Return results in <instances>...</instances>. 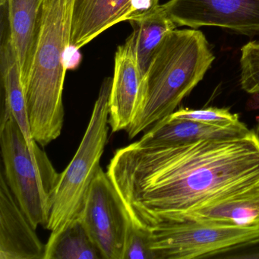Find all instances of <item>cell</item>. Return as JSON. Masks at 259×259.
Here are the masks:
<instances>
[{
	"mask_svg": "<svg viewBox=\"0 0 259 259\" xmlns=\"http://www.w3.org/2000/svg\"><path fill=\"white\" fill-rule=\"evenodd\" d=\"M249 131L243 122L233 126L218 127L169 115L151 126L138 143L142 146H172L202 139L240 136Z\"/></svg>",
	"mask_w": 259,
	"mask_h": 259,
	"instance_id": "5bb4252c",
	"label": "cell"
},
{
	"mask_svg": "<svg viewBox=\"0 0 259 259\" xmlns=\"http://www.w3.org/2000/svg\"><path fill=\"white\" fill-rule=\"evenodd\" d=\"M107 172L133 222L149 229L259 188V140L250 130L172 146L136 142L115 152Z\"/></svg>",
	"mask_w": 259,
	"mask_h": 259,
	"instance_id": "6da1fadb",
	"label": "cell"
},
{
	"mask_svg": "<svg viewBox=\"0 0 259 259\" xmlns=\"http://www.w3.org/2000/svg\"><path fill=\"white\" fill-rule=\"evenodd\" d=\"M161 7L177 27H215L259 36V0H169Z\"/></svg>",
	"mask_w": 259,
	"mask_h": 259,
	"instance_id": "ba28073f",
	"label": "cell"
},
{
	"mask_svg": "<svg viewBox=\"0 0 259 259\" xmlns=\"http://www.w3.org/2000/svg\"><path fill=\"white\" fill-rule=\"evenodd\" d=\"M137 0H74L69 47L79 51L113 25L133 20Z\"/></svg>",
	"mask_w": 259,
	"mask_h": 259,
	"instance_id": "30bf717a",
	"label": "cell"
},
{
	"mask_svg": "<svg viewBox=\"0 0 259 259\" xmlns=\"http://www.w3.org/2000/svg\"><path fill=\"white\" fill-rule=\"evenodd\" d=\"M45 0H1L7 9L12 40L26 84L40 31Z\"/></svg>",
	"mask_w": 259,
	"mask_h": 259,
	"instance_id": "4fadbf2b",
	"label": "cell"
},
{
	"mask_svg": "<svg viewBox=\"0 0 259 259\" xmlns=\"http://www.w3.org/2000/svg\"><path fill=\"white\" fill-rule=\"evenodd\" d=\"M113 78H106L100 89L87 130L67 167L60 174L51 207L46 250L54 245L79 216L92 182L101 169L109 133L110 92Z\"/></svg>",
	"mask_w": 259,
	"mask_h": 259,
	"instance_id": "5b68a950",
	"label": "cell"
},
{
	"mask_svg": "<svg viewBox=\"0 0 259 259\" xmlns=\"http://www.w3.org/2000/svg\"><path fill=\"white\" fill-rule=\"evenodd\" d=\"M130 22L133 32L125 43L134 53L144 78L162 42L177 26L160 4Z\"/></svg>",
	"mask_w": 259,
	"mask_h": 259,
	"instance_id": "9a60e30c",
	"label": "cell"
},
{
	"mask_svg": "<svg viewBox=\"0 0 259 259\" xmlns=\"http://www.w3.org/2000/svg\"><path fill=\"white\" fill-rule=\"evenodd\" d=\"M2 8V34L0 48L1 78L4 91V106L11 112L22 130L28 146L34 150L36 141L30 128L26 92L22 79L20 66L10 34L5 5Z\"/></svg>",
	"mask_w": 259,
	"mask_h": 259,
	"instance_id": "7c38bea8",
	"label": "cell"
},
{
	"mask_svg": "<svg viewBox=\"0 0 259 259\" xmlns=\"http://www.w3.org/2000/svg\"><path fill=\"white\" fill-rule=\"evenodd\" d=\"M46 244L0 175V259H45Z\"/></svg>",
	"mask_w": 259,
	"mask_h": 259,
	"instance_id": "9c48e42d",
	"label": "cell"
},
{
	"mask_svg": "<svg viewBox=\"0 0 259 259\" xmlns=\"http://www.w3.org/2000/svg\"><path fill=\"white\" fill-rule=\"evenodd\" d=\"M158 259L151 247V233L133 221L130 224L125 240L123 259Z\"/></svg>",
	"mask_w": 259,
	"mask_h": 259,
	"instance_id": "ffe728a7",
	"label": "cell"
},
{
	"mask_svg": "<svg viewBox=\"0 0 259 259\" xmlns=\"http://www.w3.org/2000/svg\"><path fill=\"white\" fill-rule=\"evenodd\" d=\"M185 219L259 228V188L201 207L180 221Z\"/></svg>",
	"mask_w": 259,
	"mask_h": 259,
	"instance_id": "2e32d148",
	"label": "cell"
},
{
	"mask_svg": "<svg viewBox=\"0 0 259 259\" xmlns=\"http://www.w3.org/2000/svg\"><path fill=\"white\" fill-rule=\"evenodd\" d=\"M170 115L179 119L195 121L213 126L230 127L242 123L239 115L232 113L228 109L225 108L208 107L201 110L181 108Z\"/></svg>",
	"mask_w": 259,
	"mask_h": 259,
	"instance_id": "d6986e66",
	"label": "cell"
},
{
	"mask_svg": "<svg viewBox=\"0 0 259 259\" xmlns=\"http://www.w3.org/2000/svg\"><path fill=\"white\" fill-rule=\"evenodd\" d=\"M74 0H45L34 58L25 84L30 128L41 147L59 138Z\"/></svg>",
	"mask_w": 259,
	"mask_h": 259,
	"instance_id": "3957f363",
	"label": "cell"
},
{
	"mask_svg": "<svg viewBox=\"0 0 259 259\" xmlns=\"http://www.w3.org/2000/svg\"><path fill=\"white\" fill-rule=\"evenodd\" d=\"M256 136H257V139H258L259 140V122L258 124H257V127H256L255 132Z\"/></svg>",
	"mask_w": 259,
	"mask_h": 259,
	"instance_id": "7402d4cb",
	"label": "cell"
},
{
	"mask_svg": "<svg viewBox=\"0 0 259 259\" xmlns=\"http://www.w3.org/2000/svg\"><path fill=\"white\" fill-rule=\"evenodd\" d=\"M240 84L248 94H259V39L241 48Z\"/></svg>",
	"mask_w": 259,
	"mask_h": 259,
	"instance_id": "ac0fdd59",
	"label": "cell"
},
{
	"mask_svg": "<svg viewBox=\"0 0 259 259\" xmlns=\"http://www.w3.org/2000/svg\"><path fill=\"white\" fill-rule=\"evenodd\" d=\"M210 258L259 259V237L219 251Z\"/></svg>",
	"mask_w": 259,
	"mask_h": 259,
	"instance_id": "44dd1931",
	"label": "cell"
},
{
	"mask_svg": "<svg viewBox=\"0 0 259 259\" xmlns=\"http://www.w3.org/2000/svg\"><path fill=\"white\" fill-rule=\"evenodd\" d=\"M158 259L210 258L226 248L259 237V228L185 219L148 229Z\"/></svg>",
	"mask_w": 259,
	"mask_h": 259,
	"instance_id": "8992f818",
	"label": "cell"
},
{
	"mask_svg": "<svg viewBox=\"0 0 259 259\" xmlns=\"http://www.w3.org/2000/svg\"><path fill=\"white\" fill-rule=\"evenodd\" d=\"M102 254L77 218L46 250L45 259H103Z\"/></svg>",
	"mask_w": 259,
	"mask_h": 259,
	"instance_id": "e0dca14e",
	"label": "cell"
},
{
	"mask_svg": "<svg viewBox=\"0 0 259 259\" xmlns=\"http://www.w3.org/2000/svg\"><path fill=\"white\" fill-rule=\"evenodd\" d=\"M143 75L126 43L118 47L110 92L109 124L113 133L126 131L136 116Z\"/></svg>",
	"mask_w": 259,
	"mask_h": 259,
	"instance_id": "8fae6325",
	"label": "cell"
},
{
	"mask_svg": "<svg viewBox=\"0 0 259 259\" xmlns=\"http://www.w3.org/2000/svg\"><path fill=\"white\" fill-rule=\"evenodd\" d=\"M215 56L200 30L175 29L154 55L141 88L136 116L126 130L130 139L175 111L202 81Z\"/></svg>",
	"mask_w": 259,
	"mask_h": 259,
	"instance_id": "7a4b0ae2",
	"label": "cell"
},
{
	"mask_svg": "<svg viewBox=\"0 0 259 259\" xmlns=\"http://www.w3.org/2000/svg\"><path fill=\"white\" fill-rule=\"evenodd\" d=\"M0 145L9 187L33 227L47 229L60 174L36 142L34 150L6 107L0 123Z\"/></svg>",
	"mask_w": 259,
	"mask_h": 259,
	"instance_id": "277c9868",
	"label": "cell"
},
{
	"mask_svg": "<svg viewBox=\"0 0 259 259\" xmlns=\"http://www.w3.org/2000/svg\"><path fill=\"white\" fill-rule=\"evenodd\" d=\"M78 220L104 259H123L131 216L107 172L101 167L92 182Z\"/></svg>",
	"mask_w": 259,
	"mask_h": 259,
	"instance_id": "52a82bcc",
	"label": "cell"
}]
</instances>
